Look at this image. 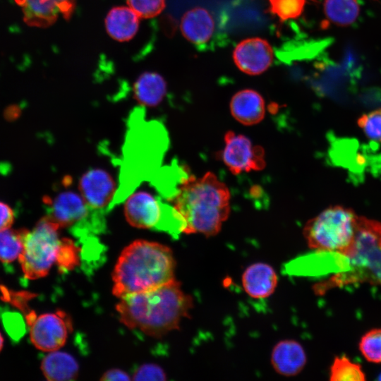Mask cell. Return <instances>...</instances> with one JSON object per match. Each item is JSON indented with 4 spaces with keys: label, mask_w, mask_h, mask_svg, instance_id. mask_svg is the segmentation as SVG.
<instances>
[{
    "label": "cell",
    "mask_w": 381,
    "mask_h": 381,
    "mask_svg": "<svg viewBox=\"0 0 381 381\" xmlns=\"http://www.w3.org/2000/svg\"><path fill=\"white\" fill-rule=\"evenodd\" d=\"M193 298L175 279L157 287L120 298L116 309L127 327L160 338L179 327L189 318Z\"/></svg>",
    "instance_id": "cell-1"
},
{
    "label": "cell",
    "mask_w": 381,
    "mask_h": 381,
    "mask_svg": "<svg viewBox=\"0 0 381 381\" xmlns=\"http://www.w3.org/2000/svg\"><path fill=\"white\" fill-rule=\"evenodd\" d=\"M230 192L212 172L181 180L169 200L184 222L183 233L217 235L230 213Z\"/></svg>",
    "instance_id": "cell-2"
},
{
    "label": "cell",
    "mask_w": 381,
    "mask_h": 381,
    "mask_svg": "<svg viewBox=\"0 0 381 381\" xmlns=\"http://www.w3.org/2000/svg\"><path fill=\"white\" fill-rule=\"evenodd\" d=\"M176 261L163 244L136 240L121 252L112 273L113 294L123 296L151 289L175 279Z\"/></svg>",
    "instance_id": "cell-3"
},
{
    "label": "cell",
    "mask_w": 381,
    "mask_h": 381,
    "mask_svg": "<svg viewBox=\"0 0 381 381\" xmlns=\"http://www.w3.org/2000/svg\"><path fill=\"white\" fill-rule=\"evenodd\" d=\"M339 254L346 259L349 269L320 286L321 291L356 282L374 284L381 269V222L358 216L351 242Z\"/></svg>",
    "instance_id": "cell-4"
},
{
    "label": "cell",
    "mask_w": 381,
    "mask_h": 381,
    "mask_svg": "<svg viewBox=\"0 0 381 381\" xmlns=\"http://www.w3.org/2000/svg\"><path fill=\"white\" fill-rule=\"evenodd\" d=\"M358 217L353 210L340 205L325 209L303 227L308 247L317 251L341 253L353 239Z\"/></svg>",
    "instance_id": "cell-5"
},
{
    "label": "cell",
    "mask_w": 381,
    "mask_h": 381,
    "mask_svg": "<svg viewBox=\"0 0 381 381\" xmlns=\"http://www.w3.org/2000/svg\"><path fill=\"white\" fill-rule=\"evenodd\" d=\"M60 227L47 216L42 217L31 230L25 229L23 248L18 260L28 279L46 276L56 260L61 238Z\"/></svg>",
    "instance_id": "cell-6"
},
{
    "label": "cell",
    "mask_w": 381,
    "mask_h": 381,
    "mask_svg": "<svg viewBox=\"0 0 381 381\" xmlns=\"http://www.w3.org/2000/svg\"><path fill=\"white\" fill-rule=\"evenodd\" d=\"M44 202L48 209L47 216L60 229H69L76 236L89 237L104 229V213L92 210L81 194L65 190L54 198L47 197Z\"/></svg>",
    "instance_id": "cell-7"
},
{
    "label": "cell",
    "mask_w": 381,
    "mask_h": 381,
    "mask_svg": "<svg viewBox=\"0 0 381 381\" xmlns=\"http://www.w3.org/2000/svg\"><path fill=\"white\" fill-rule=\"evenodd\" d=\"M124 213L128 223L140 229L167 232L177 237L184 229V222L172 206L145 191L130 195L126 201Z\"/></svg>",
    "instance_id": "cell-8"
},
{
    "label": "cell",
    "mask_w": 381,
    "mask_h": 381,
    "mask_svg": "<svg viewBox=\"0 0 381 381\" xmlns=\"http://www.w3.org/2000/svg\"><path fill=\"white\" fill-rule=\"evenodd\" d=\"M224 142L222 157L232 174L260 171L265 167L264 149L253 145L246 136L229 131L224 135Z\"/></svg>",
    "instance_id": "cell-9"
},
{
    "label": "cell",
    "mask_w": 381,
    "mask_h": 381,
    "mask_svg": "<svg viewBox=\"0 0 381 381\" xmlns=\"http://www.w3.org/2000/svg\"><path fill=\"white\" fill-rule=\"evenodd\" d=\"M32 344L43 351H54L62 347L73 330L69 315L62 310L37 315L29 326Z\"/></svg>",
    "instance_id": "cell-10"
},
{
    "label": "cell",
    "mask_w": 381,
    "mask_h": 381,
    "mask_svg": "<svg viewBox=\"0 0 381 381\" xmlns=\"http://www.w3.org/2000/svg\"><path fill=\"white\" fill-rule=\"evenodd\" d=\"M273 49L270 43L260 37L247 38L235 47L233 58L242 72L256 75L268 69L273 61Z\"/></svg>",
    "instance_id": "cell-11"
},
{
    "label": "cell",
    "mask_w": 381,
    "mask_h": 381,
    "mask_svg": "<svg viewBox=\"0 0 381 381\" xmlns=\"http://www.w3.org/2000/svg\"><path fill=\"white\" fill-rule=\"evenodd\" d=\"M80 194L93 210L104 213L109 211L115 197V183L111 176L102 169H92L81 177Z\"/></svg>",
    "instance_id": "cell-12"
},
{
    "label": "cell",
    "mask_w": 381,
    "mask_h": 381,
    "mask_svg": "<svg viewBox=\"0 0 381 381\" xmlns=\"http://www.w3.org/2000/svg\"><path fill=\"white\" fill-rule=\"evenodd\" d=\"M180 28L183 37L200 49L207 47L217 31L212 16L202 7L186 12L182 16Z\"/></svg>",
    "instance_id": "cell-13"
},
{
    "label": "cell",
    "mask_w": 381,
    "mask_h": 381,
    "mask_svg": "<svg viewBox=\"0 0 381 381\" xmlns=\"http://www.w3.org/2000/svg\"><path fill=\"white\" fill-rule=\"evenodd\" d=\"M270 363L280 375L292 377L298 375L307 363V356L303 346L294 339L277 342L270 355Z\"/></svg>",
    "instance_id": "cell-14"
},
{
    "label": "cell",
    "mask_w": 381,
    "mask_h": 381,
    "mask_svg": "<svg viewBox=\"0 0 381 381\" xmlns=\"http://www.w3.org/2000/svg\"><path fill=\"white\" fill-rule=\"evenodd\" d=\"M245 292L254 299H264L274 292L278 284V276L270 265L255 262L248 266L241 277Z\"/></svg>",
    "instance_id": "cell-15"
},
{
    "label": "cell",
    "mask_w": 381,
    "mask_h": 381,
    "mask_svg": "<svg viewBox=\"0 0 381 381\" xmlns=\"http://www.w3.org/2000/svg\"><path fill=\"white\" fill-rule=\"evenodd\" d=\"M232 116L239 123L253 126L260 123L265 115V103L262 95L252 89L237 92L229 104Z\"/></svg>",
    "instance_id": "cell-16"
},
{
    "label": "cell",
    "mask_w": 381,
    "mask_h": 381,
    "mask_svg": "<svg viewBox=\"0 0 381 381\" xmlns=\"http://www.w3.org/2000/svg\"><path fill=\"white\" fill-rule=\"evenodd\" d=\"M21 8L23 20L30 26L47 28L62 15L59 0H15Z\"/></svg>",
    "instance_id": "cell-17"
},
{
    "label": "cell",
    "mask_w": 381,
    "mask_h": 381,
    "mask_svg": "<svg viewBox=\"0 0 381 381\" xmlns=\"http://www.w3.org/2000/svg\"><path fill=\"white\" fill-rule=\"evenodd\" d=\"M139 16L130 7L112 8L105 18V28L111 37L119 42L131 40L139 28Z\"/></svg>",
    "instance_id": "cell-18"
},
{
    "label": "cell",
    "mask_w": 381,
    "mask_h": 381,
    "mask_svg": "<svg viewBox=\"0 0 381 381\" xmlns=\"http://www.w3.org/2000/svg\"><path fill=\"white\" fill-rule=\"evenodd\" d=\"M41 369L47 380L50 381L75 380L79 371L74 357L58 350L51 351L44 358Z\"/></svg>",
    "instance_id": "cell-19"
},
{
    "label": "cell",
    "mask_w": 381,
    "mask_h": 381,
    "mask_svg": "<svg viewBox=\"0 0 381 381\" xmlns=\"http://www.w3.org/2000/svg\"><path fill=\"white\" fill-rule=\"evenodd\" d=\"M134 97L143 106L159 104L167 93L164 78L156 72L145 71L137 78L133 85Z\"/></svg>",
    "instance_id": "cell-20"
},
{
    "label": "cell",
    "mask_w": 381,
    "mask_h": 381,
    "mask_svg": "<svg viewBox=\"0 0 381 381\" xmlns=\"http://www.w3.org/2000/svg\"><path fill=\"white\" fill-rule=\"evenodd\" d=\"M358 0H325L324 12L327 19L338 26L353 24L360 13Z\"/></svg>",
    "instance_id": "cell-21"
},
{
    "label": "cell",
    "mask_w": 381,
    "mask_h": 381,
    "mask_svg": "<svg viewBox=\"0 0 381 381\" xmlns=\"http://www.w3.org/2000/svg\"><path fill=\"white\" fill-rule=\"evenodd\" d=\"M25 229H11L0 231V261L10 263L20 255L23 248Z\"/></svg>",
    "instance_id": "cell-22"
},
{
    "label": "cell",
    "mask_w": 381,
    "mask_h": 381,
    "mask_svg": "<svg viewBox=\"0 0 381 381\" xmlns=\"http://www.w3.org/2000/svg\"><path fill=\"white\" fill-rule=\"evenodd\" d=\"M366 375L361 366L347 356H336L330 366L331 381H363Z\"/></svg>",
    "instance_id": "cell-23"
},
{
    "label": "cell",
    "mask_w": 381,
    "mask_h": 381,
    "mask_svg": "<svg viewBox=\"0 0 381 381\" xmlns=\"http://www.w3.org/2000/svg\"><path fill=\"white\" fill-rule=\"evenodd\" d=\"M358 349L369 362L381 363V328H375L365 333L360 339Z\"/></svg>",
    "instance_id": "cell-24"
},
{
    "label": "cell",
    "mask_w": 381,
    "mask_h": 381,
    "mask_svg": "<svg viewBox=\"0 0 381 381\" xmlns=\"http://www.w3.org/2000/svg\"><path fill=\"white\" fill-rule=\"evenodd\" d=\"M80 248L70 238H61L56 253L55 262L60 272H65L74 269L79 263Z\"/></svg>",
    "instance_id": "cell-25"
},
{
    "label": "cell",
    "mask_w": 381,
    "mask_h": 381,
    "mask_svg": "<svg viewBox=\"0 0 381 381\" xmlns=\"http://www.w3.org/2000/svg\"><path fill=\"white\" fill-rule=\"evenodd\" d=\"M307 0H269L270 10L279 20L296 19L303 10Z\"/></svg>",
    "instance_id": "cell-26"
},
{
    "label": "cell",
    "mask_w": 381,
    "mask_h": 381,
    "mask_svg": "<svg viewBox=\"0 0 381 381\" xmlns=\"http://www.w3.org/2000/svg\"><path fill=\"white\" fill-rule=\"evenodd\" d=\"M358 125L368 139L381 143V108L361 116Z\"/></svg>",
    "instance_id": "cell-27"
},
{
    "label": "cell",
    "mask_w": 381,
    "mask_h": 381,
    "mask_svg": "<svg viewBox=\"0 0 381 381\" xmlns=\"http://www.w3.org/2000/svg\"><path fill=\"white\" fill-rule=\"evenodd\" d=\"M1 298L3 301L9 303L21 311L24 316L33 310L30 308L29 301L35 296V294L25 291H13L4 286H0Z\"/></svg>",
    "instance_id": "cell-28"
},
{
    "label": "cell",
    "mask_w": 381,
    "mask_h": 381,
    "mask_svg": "<svg viewBox=\"0 0 381 381\" xmlns=\"http://www.w3.org/2000/svg\"><path fill=\"white\" fill-rule=\"evenodd\" d=\"M128 6L142 18L159 15L165 8L166 0H126Z\"/></svg>",
    "instance_id": "cell-29"
},
{
    "label": "cell",
    "mask_w": 381,
    "mask_h": 381,
    "mask_svg": "<svg viewBox=\"0 0 381 381\" xmlns=\"http://www.w3.org/2000/svg\"><path fill=\"white\" fill-rule=\"evenodd\" d=\"M25 322L18 313L6 312L2 315V322L6 331L15 341H18L25 334Z\"/></svg>",
    "instance_id": "cell-30"
},
{
    "label": "cell",
    "mask_w": 381,
    "mask_h": 381,
    "mask_svg": "<svg viewBox=\"0 0 381 381\" xmlns=\"http://www.w3.org/2000/svg\"><path fill=\"white\" fill-rule=\"evenodd\" d=\"M133 380H166L167 375L159 365L152 363L143 364L133 373Z\"/></svg>",
    "instance_id": "cell-31"
},
{
    "label": "cell",
    "mask_w": 381,
    "mask_h": 381,
    "mask_svg": "<svg viewBox=\"0 0 381 381\" xmlns=\"http://www.w3.org/2000/svg\"><path fill=\"white\" fill-rule=\"evenodd\" d=\"M14 221V214L11 207L0 201V231L9 229Z\"/></svg>",
    "instance_id": "cell-32"
},
{
    "label": "cell",
    "mask_w": 381,
    "mask_h": 381,
    "mask_svg": "<svg viewBox=\"0 0 381 381\" xmlns=\"http://www.w3.org/2000/svg\"><path fill=\"white\" fill-rule=\"evenodd\" d=\"M102 380H131L132 377L120 369H111L105 372L100 378Z\"/></svg>",
    "instance_id": "cell-33"
},
{
    "label": "cell",
    "mask_w": 381,
    "mask_h": 381,
    "mask_svg": "<svg viewBox=\"0 0 381 381\" xmlns=\"http://www.w3.org/2000/svg\"><path fill=\"white\" fill-rule=\"evenodd\" d=\"M374 284L381 285V269L379 270L377 274L375 276Z\"/></svg>",
    "instance_id": "cell-34"
},
{
    "label": "cell",
    "mask_w": 381,
    "mask_h": 381,
    "mask_svg": "<svg viewBox=\"0 0 381 381\" xmlns=\"http://www.w3.org/2000/svg\"><path fill=\"white\" fill-rule=\"evenodd\" d=\"M3 344H4V339L2 337V335L0 332V351H1L2 348H3Z\"/></svg>",
    "instance_id": "cell-35"
},
{
    "label": "cell",
    "mask_w": 381,
    "mask_h": 381,
    "mask_svg": "<svg viewBox=\"0 0 381 381\" xmlns=\"http://www.w3.org/2000/svg\"><path fill=\"white\" fill-rule=\"evenodd\" d=\"M378 379L381 380V374L379 375Z\"/></svg>",
    "instance_id": "cell-36"
}]
</instances>
